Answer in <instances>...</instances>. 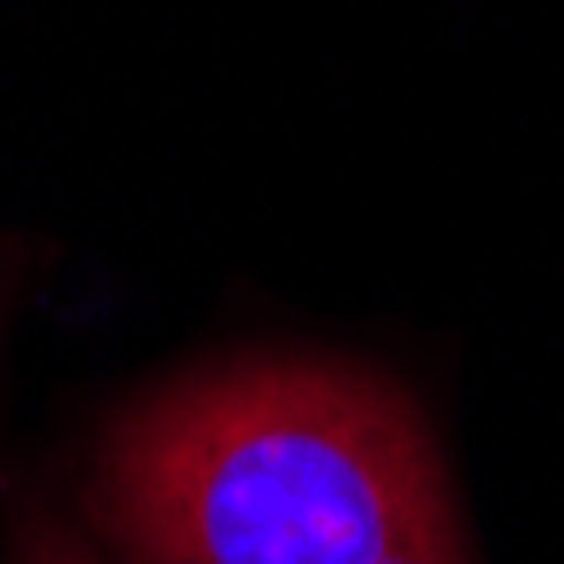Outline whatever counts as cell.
Instances as JSON below:
<instances>
[{
    "label": "cell",
    "mask_w": 564,
    "mask_h": 564,
    "mask_svg": "<svg viewBox=\"0 0 564 564\" xmlns=\"http://www.w3.org/2000/svg\"><path fill=\"white\" fill-rule=\"evenodd\" d=\"M21 564H101V557L47 511H21Z\"/></svg>",
    "instance_id": "2"
},
{
    "label": "cell",
    "mask_w": 564,
    "mask_h": 564,
    "mask_svg": "<svg viewBox=\"0 0 564 564\" xmlns=\"http://www.w3.org/2000/svg\"><path fill=\"white\" fill-rule=\"evenodd\" d=\"M134 564H470L410 397L343 364H236L141 403L101 457Z\"/></svg>",
    "instance_id": "1"
}]
</instances>
